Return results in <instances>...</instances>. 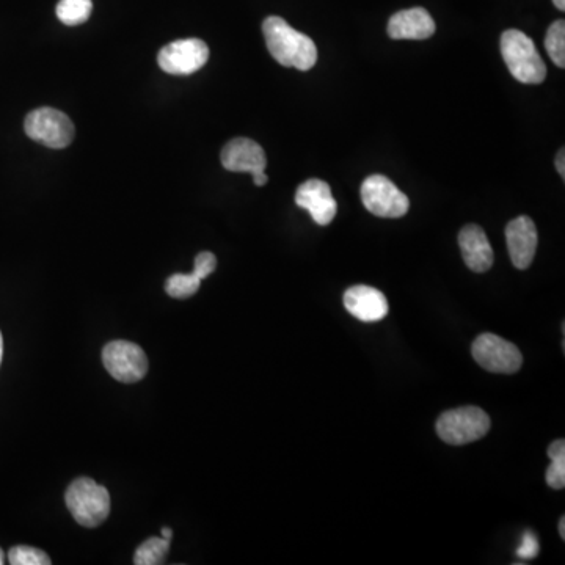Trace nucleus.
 <instances>
[{
	"label": "nucleus",
	"instance_id": "1",
	"mask_svg": "<svg viewBox=\"0 0 565 565\" xmlns=\"http://www.w3.org/2000/svg\"><path fill=\"white\" fill-rule=\"evenodd\" d=\"M263 33L270 55L286 68L308 71L318 62V48L305 33L289 26L280 16L263 22Z\"/></svg>",
	"mask_w": 565,
	"mask_h": 565
},
{
	"label": "nucleus",
	"instance_id": "2",
	"mask_svg": "<svg viewBox=\"0 0 565 565\" xmlns=\"http://www.w3.org/2000/svg\"><path fill=\"white\" fill-rule=\"evenodd\" d=\"M501 54L512 76L522 84L537 85L547 79V66L526 33L509 29L501 35Z\"/></svg>",
	"mask_w": 565,
	"mask_h": 565
},
{
	"label": "nucleus",
	"instance_id": "3",
	"mask_svg": "<svg viewBox=\"0 0 565 565\" xmlns=\"http://www.w3.org/2000/svg\"><path fill=\"white\" fill-rule=\"evenodd\" d=\"M65 503L74 520L85 528L103 525L110 514L109 490L90 478L76 479L66 490Z\"/></svg>",
	"mask_w": 565,
	"mask_h": 565
},
{
	"label": "nucleus",
	"instance_id": "4",
	"mask_svg": "<svg viewBox=\"0 0 565 565\" xmlns=\"http://www.w3.org/2000/svg\"><path fill=\"white\" fill-rule=\"evenodd\" d=\"M492 426L490 416L473 405L448 410L437 421V434L448 445L462 446L478 442Z\"/></svg>",
	"mask_w": 565,
	"mask_h": 565
},
{
	"label": "nucleus",
	"instance_id": "5",
	"mask_svg": "<svg viewBox=\"0 0 565 565\" xmlns=\"http://www.w3.org/2000/svg\"><path fill=\"white\" fill-rule=\"evenodd\" d=\"M361 201L371 214L383 219H401L410 209V200L387 176L372 175L361 184Z\"/></svg>",
	"mask_w": 565,
	"mask_h": 565
},
{
	"label": "nucleus",
	"instance_id": "6",
	"mask_svg": "<svg viewBox=\"0 0 565 565\" xmlns=\"http://www.w3.org/2000/svg\"><path fill=\"white\" fill-rule=\"evenodd\" d=\"M24 129L30 139L54 150L66 148L74 139L73 121L52 107H41L30 112Z\"/></svg>",
	"mask_w": 565,
	"mask_h": 565
},
{
	"label": "nucleus",
	"instance_id": "7",
	"mask_svg": "<svg viewBox=\"0 0 565 565\" xmlns=\"http://www.w3.org/2000/svg\"><path fill=\"white\" fill-rule=\"evenodd\" d=\"M471 354L481 368L493 374H515L523 365L518 347L495 333H482L474 339Z\"/></svg>",
	"mask_w": 565,
	"mask_h": 565
},
{
	"label": "nucleus",
	"instance_id": "8",
	"mask_svg": "<svg viewBox=\"0 0 565 565\" xmlns=\"http://www.w3.org/2000/svg\"><path fill=\"white\" fill-rule=\"evenodd\" d=\"M209 48L198 38L173 41L161 49L157 63L161 70L172 76H190L208 63Z\"/></svg>",
	"mask_w": 565,
	"mask_h": 565
},
{
	"label": "nucleus",
	"instance_id": "9",
	"mask_svg": "<svg viewBox=\"0 0 565 565\" xmlns=\"http://www.w3.org/2000/svg\"><path fill=\"white\" fill-rule=\"evenodd\" d=\"M103 363L113 379L135 383L148 372V358L142 347L128 341H112L103 349Z\"/></svg>",
	"mask_w": 565,
	"mask_h": 565
},
{
	"label": "nucleus",
	"instance_id": "10",
	"mask_svg": "<svg viewBox=\"0 0 565 565\" xmlns=\"http://www.w3.org/2000/svg\"><path fill=\"white\" fill-rule=\"evenodd\" d=\"M220 159L228 172L252 173L255 186H266L269 181L266 175V153H264L263 146L253 140L244 139V137L231 140L223 146Z\"/></svg>",
	"mask_w": 565,
	"mask_h": 565
},
{
	"label": "nucleus",
	"instance_id": "11",
	"mask_svg": "<svg viewBox=\"0 0 565 565\" xmlns=\"http://www.w3.org/2000/svg\"><path fill=\"white\" fill-rule=\"evenodd\" d=\"M296 205L310 212L314 222L321 226L330 225L338 211L332 189L322 179H308L300 184L296 192Z\"/></svg>",
	"mask_w": 565,
	"mask_h": 565
},
{
	"label": "nucleus",
	"instance_id": "12",
	"mask_svg": "<svg viewBox=\"0 0 565 565\" xmlns=\"http://www.w3.org/2000/svg\"><path fill=\"white\" fill-rule=\"evenodd\" d=\"M506 242L512 264L520 270L528 269L537 250V228L533 220L520 216L507 223Z\"/></svg>",
	"mask_w": 565,
	"mask_h": 565
},
{
	"label": "nucleus",
	"instance_id": "13",
	"mask_svg": "<svg viewBox=\"0 0 565 565\" xmlns=\"http://www.w3.org/2000/svg\"><path fill=\"white\" fill-rule=\"evenodd\" d=\"M344 307L361 322H379L387 318L388 300L379 289L371 286H352L344 292Z\"/></svg>",
	"mask_w": 565,
	"mask_h": 565
},
{
	"label": "nucleus",
	"instance_id": "14",
	"mask_svg": "<svg viewBox=\"0 0 565 565\" xmlns=\"http://www.w3.org/2000/svg\"><path fill=\"white\" fill-rule=\"evenodd\" d=\"M437 26L426 8L416 7L398 11L388 21V37L393 40H427Z\"/></svg>",
	"mask_w": 565,
	"mask_h": 565
},
{
	"label": "nucleus",
	"instance_id": "15",
	"mask_svg": "<svg viewBox=\"0 0 565 565\" xmlns=\"http://www.w3.org/2000/svg\"><path fill=\"white\" fill-rule=\"evenodd\" d=\"M459 245L463 261L476 274H484L493 266V248L481 226H463L459 233Z\"/></svg>",
	"mask_w": 565,
	"mask_h": 565
},
{
	"label": "nucleus",
	"instance_id": "16",
	"mask_svg": "<svg viewBox=\"0 0 565 565\" xmlns=\"http://www.w3.org/2000/svg\"><path fill=\"white\" fill-rule=\"evenodd\" d=\"M92 0H60L57 5V18L65 26H81L92 15Z\"/></svg>",
	"mask_w": 565,
	"mask_h": 565
},
{
	"label": "nucleus",
	"instance_id": "17",
	"mask_svg": "<svg viewBox=\"0 0 565 565\" xmlns=\"http://www.w3.org/2000/svg\"><path fill=\"white\" fill-rule=\"evenodd\" d=\"M551 465L545 473V481L551 489L562 490L565 487V442L556 440L548 448Z\"/></svg>",
	"mask_w": 565,
	"mask_h": 565
},
{
	"label": "nucleus",
	"instance_id": "18",
	"mask_svg": "<svg viewBox=\"0 0 565 565\" xmlns=\"http://www.w3.org/2000/svg\"><path fill=\"white\" fill-rule=\"evenodd\" d=\"M170 540L164 537H151L137 548L134 555L135 565H159L167 558Z\"/></svg>",
	"mask_w": 565,
	"mask_h": 565
},
{
	"label": "nucleus",
	"instance_id": "19",
	"mask_svg": "<svg viewBox=\"0 0 565 565\" xmlns=\"http://www.w3.org/2000/svg\"><path fill=\"white\" fill-rule=\"evenodd\" d=\"M200 286L201 280L194 272L192 274H175L168 278L167 283H165V291L173 299H189V297L197 294Z\"/></svg>",
	"mask_w": 565,
	"mask_h": 565
},
{
	"label": "nucleus",
	"instance_id": "20",
	"mask_svg": "<svg viewBox=\"0 0 565 565\" xmlns=\"http://www.w3.org/2000/svg\"><path fill=\"white\" fill-rule=\"evenodd\" d=\"M545 48H547L550 59L559 68H565V22L556 21L548 29L545 37Z\"/></svg>",
	"mask_w": 565,
	"mask_h": 565
},
{
	"label": "nucleus",
	"instance_id": "21",
	"mask_svg": "<svg viewBox=\"0 0 565 565\" xmlns=\"http://www.w3.org/2000/svg\"><path fill=\"white\" fill-rule=\"evenodd\" d=\"M8 562L13 565H49L52 561L44 551L38 548L18 545V547L11 548L8 553Z\"/></svg>",
	"mask_w": 565,
	"mask_h": 565
},
{
	"label": "nucleus",
	"instance_id": "22",
	"mask_svg": "<svg viewBox=\"0 0 565 565\" xmlns=\"http://www.w3.org/2000/svg\"><path fill=\"white\" fill-rule=\"evenodd\" d=\"M217 258L214 253L203 252L195 258L194 274L197 275L200 280H205L209 275L216 270Z\"/></svg>",
	"mask_w": 565,
	"mask_h": 565
},
{
	"label": "nucleus",
	"instance_id": "23",
	"mask_svg": "<svg viewBox=\"0 0 565 565\" xmlns=\"http://www.w3.org/2000/svg\"><path fill=\"white\" fill-rule=\"evenodd\" d=\"M537 555H539V542H537V537L528 531L523 537L522 545L517 550V556L522 559H534Z\"/></svg>",
	"mask_w": 565,
	"mask_h": 565
},
{
	"label": "nucleus",
	"instance_id": "24",
	"mask_svg": "<svg viewBox=\"0 0 565 565\" xmlns=\"http://www.w3.org/2000/svg\"><path fill=\"white\" fill-rule=\"evenodd\" d=\"M564 159V150H561L559 151L558 156H556V170H558V173L562 176V178L565 176Z\"/></svg>",
	"mask_w": 565,
	"mask_h": 565
},
{
	"label": "nucleus",
	"instance_id": "25",
	"mask_svg": "<svg viewBox=\"0 0 565 565\" xmlns=\"http://www.w3.org/2000/svg\"><path fill=\"white\" fill-rule=\"evenodd\" d=\"M559 536H561L562 540H565V518L561 517L559 520Z\"/></svg>",
	"mask_w": 565,
	"mask_h": 565
},
{
	"label": "nucleus",
	"instance_id": "26",
	"mask_svg": "<svg viewBox=\"0 0 565 565\" xmlns=\"http://www.w3.org/2000/svg\"><path fill=\"white\" fill-rule=\"evenodd\" d=\"M161 534H162L161 537H164L165 540H172V537H173L172 529L162 528Z\"/></svg>",
	"mask_w": 565,
	"mask_h": 565
},
{
	"label": "nucleus",
	"instance_id": "27",
	"mask_svg": "<svg viewBox=\"0 0 565 565\" xmlns=\"http://www.w3.org/2000/svg\"><path fill=\"white\" fill-rule=\"evenodd\" d=\"M553 4H555V7L558 8V10H565V0H553Z\"/></svg>",
	"mask_w": 565,
	"mask_h": 565
},
{
	"label": "nucleus",
	"instance_id": "28",
	"mask_svg": "<svg viewBox=\"0 0 565 565\" xmlns=\"http://www.w3.org/2000/svg\"><path fill=\"white\" fill-rule=\"evenodd\" d=\"M2 358H4V338H2V333H0V365H2Z\"/></svg>",
	"mask_w": 565,
	"mask_h": 565
},
{
	"label": "nucleus",
	"instance_id": "29",
	"mask_svg": "<svg viewBox=\"0 0 565 565\" xmlns=\"http://www.w3.org/2000/svg\"><path fill=\"white\" fill-rule=\"evenodd\" d=\"M5 564V555H4V551H2V548H0V565Z\"/></svg>",
	"mask_w": 565,
	"mask_h": 565
}]
</instances>
